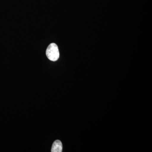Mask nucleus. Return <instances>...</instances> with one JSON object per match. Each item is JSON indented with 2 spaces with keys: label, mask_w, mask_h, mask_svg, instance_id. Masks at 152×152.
I'll return each instance as SVG.
<instances>
[{
  "label": "nucleus",
  "mask_w": 152,
  "mask_h": 152,
  "mask_svg": "<svg viewBox=\"0 0 152 152\" xmlns=\"http://www.w3.org/2000/svg\"><path fill=\"white\" fill-rule=\"evenodd\" d=\"M63 146L61 142L59 140H56L54 142L51 148L52 152H62Z\"/></svg>",
  "instance_id": "f03ea898"
},
{
  "label": "nucleus",
  "mask_w": 152,
  "mask_h": 152,
  "mask_svg": "<svg viewBox=\"0 0 152 152\" xmlns=\"http://www.w3.org/2000/svg\"><path fill=\"white\" fill-rule=\"evenodd\" d=\"M46 54L48 58L52 61H56L58 59L60 53L56 44H50L47 48Z\"/></svg>",
  "instance_id": "f257e3e1"
}]
</instances>
